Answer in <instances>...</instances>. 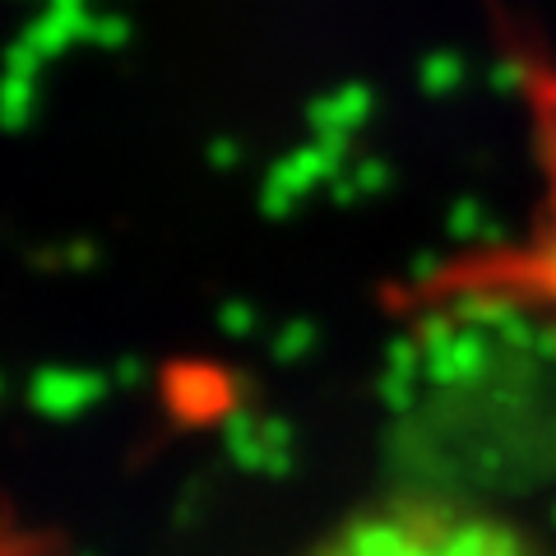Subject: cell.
I'll use <instances>...</instances> for the list:
<instances>
[{"label": "cell", "instance_id": "obj_1", "mask_svg": "<svg viewBox=\"0 0 556 556\" xmlns=\"http://www.w3.org/2000/svg\"><path fill=\"white\" fill-rule=\"evenodd\" d=\"M306 556H547L533 538L482 506L450 496H390L339 519Z\"/></svg>", "mask_w": 556, "mask_h": 556}, {"label": "cell", "instance_id": "obj_2", "mask_svg": "<svg viewBox=\"0 0 556 556\" xmlns=\"http://www.w3.org/2000/svg\"><path fill=\"white\" fill-rule=\"evenodd\" d=\"M0 556H42V547L33 543L28 533L10 529V525H0Z\"/></svg>", "mask_w": 556, "mask_h": 556}]
</instances>
